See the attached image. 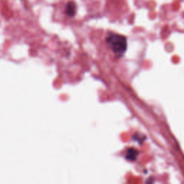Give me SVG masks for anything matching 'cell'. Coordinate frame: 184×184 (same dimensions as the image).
<instances>
[{
  "mask_svg": "<svg viewBox=\"0 0 184 184\" xmlns=\"http://www.w3.org/2000/svg\"><path fill=\"white\" fill-rule=\"evenodd\" d=\"M77 5L73 1H68L64 4L63 12L64 14L68 17H73L76 14Z\"/></svg>",
  "mask_w": 184,
  "mask_h": 184,
  "instance_id": "7a4b0ae2",
  "label": "cell"
},
{
  "mask_svg": "<svg viewBox=\"0 0 184 184\" xmlns=\"http://www.w3.org/2000/svg\"><path fill=\"white\" fill-rule=\"evenodd\" d=\"M139 152L135 148H130L127 149L125 154V158L129 161H135L138 156Z\"/></svg>",
  "mask_w": 184,
  "mask_h": 184,
  "instance_id": "3957f363",
  "label": "cell"
},
{
  "mask_svg": "<svg viewBox=\"0 0 184 184\" xmlns=\"http://www.w3.org/2000/svg\"><path fill=\"white\" fill-rule=\"evenodd\" d=\"M106 43L111 51L117 56H122L127 50V39L122 35L109 32L106 38Z\"/></svg>",
  "mask_w": 184,
  "mask_h": 184,
  "instance_id": "6da1fadb",
  "label": "cell"
}]
</instances>
